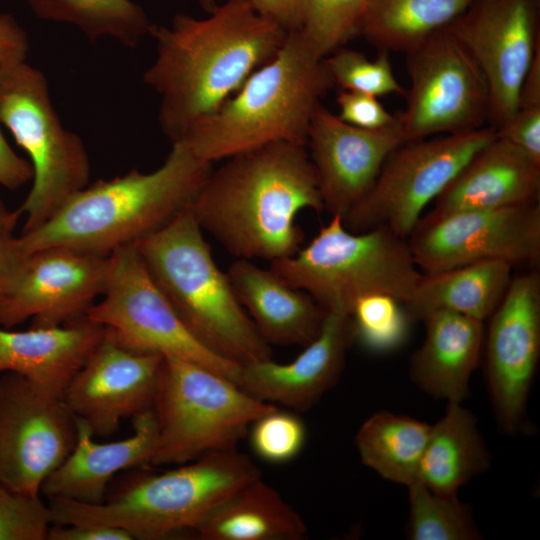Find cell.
Segmentation results:
<instances>
[{
	"instance_id": "cell-1",
	"label": "cell",
	"mask_w": 540,
	"mask_h": 540,
	"mask_svg": "<svg viewBox=\"0 0 540 540\" xmlns=\"http://www.w3.org/2000/svg\"><path fill=\"white\" fill-rule=\"evenodd\" d=\"M208 14H177L170 25L150 29L155 58L143 81L159 96L158 122L171 142L216 111L287 37L248 0H226Z\"/></svg>"
},
{
	"instance_id": "cell-2",
	"label": "cell",
	"mask_w": 540,
	"mask_h": 540,
	"mask_svg": "<svg viewBox=\"0 0 540 540\" xmlns=\"http://www.w3.org/2000/svg\"><path fill=\"white\" fill-rule=\"evenodd\" d=\"M224 160L189 207L202 230L237 259L273 262L297 253L304 240L297 215L323 211L306 146L276 142Z\"/></svg>"
},
{
	"instance_id": "cell-3",
	"label": "cell",
	"mask_w": 540,
	"mask_h": 540,
	"mask_svg": "<svg viewBox=\"0 0 540 540\" xmlns=\"http://www.w3.org/2000/svg\"><path fill=\"white\" fill-rule=\"evenodd\" d=\"M183 141L151 172L132 169L75 193L44 224L18 237L26 254L66 247L108 256L159 230L188 209L213 169Z\"/></svg>"
},
{
	"instance_id": "cell-4",
	"label": "cell",
	"mask_w": 540,
	"mask_h": 540,
	"mask_svg": "<svg viewBox=\"0 0 540 540\" xmlns=\"http://www.w3.org/2000/svg\"><path fill=\"white\" fill-rule=\"evenodd\" d=\"M332 85L324 58L299 31L289 33L270 61L181 140L210 163L276 142L306 146L313 114Z\"/></svg>"
},
{
	"instance_id": "cell-5",
	"label": "cell",
	"mask_w": 540,
	"mask_h": 540,
	"mask_svg": "<svg viewBox=\"0 0 540 540\" xmlns=\"http://www.w3.org/2000/svg\"><path fill=\"white\" fill-rule=\"evenodd\" d=\"M135 245L157 286L205 348L240 365L272 358L189 208Z\"/></svg>"
},
{
	"instance_id": "cell-6",
	"label": "cell",
	"mask_w": 540,
	"mask_h": 540,
	"mask_svg": "<svg viewBox=\"0 0 540 540\" xmlns=\"http://www.w3.org/2000/svg\"><path fill=\"white\" fill-rule=\"evenodd\" d=\"M236 449L207 453L161 473H137L101 504L48 498L53 524H97L126 530L133 539L159 540L200 523L230 495L260 477Z\"/></svg>"
},
{
	"instance_id": "cell-7",
	"label": "cell",
	"mask_w": 540,
	"mask_h": 540,
	"mask_svg": "<svg viewBox=\"0 0 540 540\" xmlns=\"http://www.w3.org/2000/svg\"><path fill=\"white\" fill-rule=\"evenodd\" d=\"M270 268L326 312L344 315L371 294H387L403 304L422 277L407 239L386 226L351 232L340 216H332L294 255L270 262Z\"/></svg>"
},
{
	"instance_id": "cell-8",
	"label": "cell",
	"mask_w": 540,
	"mask_h": 540,
	"mask_svg": "<svg viewBox=\"0 0 540 540\" xmlns=\"http://www.w3.org/2000/svg\"><path fill=\"white\" fill-rule=\"evenodd\" d=\"M275 407L205 366L164 356L152 406L158 439L149 465L184 464L236 449L251 424Z\"/></svg>"
},
{
	"instance_id": "cell-9",
	"label": "cell",
	"mask_w": 540,
	"mask_h": 540,
	"mask_svg": "<svg viewBox=\"0 0 540 540\" xmlns=\"http://www.w3.org/2000/svg\"><path fill=\"white\" fill-rule=\"evenodd\" d=\"M0 123L33 169L31 189L17 210L26 215L22 233H27L87 186L89 157L82 139L63 127L45 75L26 61L0 66Z\"/></svg>"
},
{
	"instance_id": "cell-10",
	"label": "cell",
	"mask_w": 540,
	"mask_h": 540,
	"mask_svg": "<svg viewBox=\"0 0 540 540\" xmlns=\"http://www.w3.org/2000/svg\"><path fill=\"white\" fill-rule=\"evenodd\" d=\"M496 136L491 126L406 141L384 162L373 186L343 217L351 232L386 226L407 239L424 208Z\"/></svg>"
},
{
	"instance_id": "cell-11",
	"label": "cell",
	"mask_w": 540,
	"mask_h": 540,
	"mask_svg": "<svg viewBox=\"0 0 540 540\" xmlns=\"http://www.w3.org/2000/svg\"><path fill=\"white\" fill-rule=\"evenodd\" d=\"M86 318L127 347L205 366L240 384L242 365L205 348L186 328L147 270L135 244L109 254L106 286Z\"/></svg>"
},
{
	"instance_id": "cell-12",
	"label": "cell",
	"mask_w": 540,
	"mask_h": 540,
	"mask_svg": "<svg viewBox=\"0 0 540 540\" xmlns=\"http://www.w3.org/2000/svg\"><path fill=\"white\" fill-rule=\"evenodd\" d=\"M405 54L411 82L406 108L400 112L405 142L484 127L489 110L486 81L447 28Z\"/></svg>"
},
{
	"instance_id": "cell-13",
	"label": "cell",
	"mask_w": 540,
	"mask_h": 540,
	"mask_svg": "<svg viewBox=\"0 0 540 540\" xmlns=\"http://www.w3.org/2000/svg\"><path fill=\"white\" fill-rule=\"evenodd\" d=\"M407 243L423 274L483 262L536 266L540 260L539 202L421 217Z\"/></svg>"
},
{
	"instance_id": "cell-14",
	"label": "cell",
	"mask_w": 540,
	"mask_h": 540,
	"mask_svg": "<svg viewBox=\"0 0 540 540\" xmlns=\"http://www.w3.org/2000/svg\"><path fill=\"white\" fill-rule=\"evenodd\" d=\"M77 434V417L60 395L20 374H0V485L40 495Z\"/></svg>"
},
{
	"instance_id": "cell-15",
	"label": "cell",
	"mask_w": 540,
	"mask_h": 540,
	"mask_svg": "<svg viewBox=\"0 0 540 540\" xmlns=\"http://www.w3.org/2000/svg\"><path fill=\"white\" fill-rule=\"evenodd\" d=\"M538 0H473L447 30L465 47L488 88L494 129L516 110L521 83L540 48Z\"/></svg>"
},
{
	"instance_id": "cell-16",
	"label": "cell",
	"mask_w": 540,
	"mask_h": 540,
	"mask_svg": "<svg viewBox=\"0 0 540 540\" xmlns=\"http://www.w3.org/2000/svg\"><path fill=\"white\" fill-rule=\"evenodd\" d=\"M109 255L66 247L28 254L0 300V326L31 319V327H56L86 317L104 292Z\"/></svg>"
},
{
	"instance_id": "cell-17",
	"label": "cell",
	"mask_w": 540,
	"mask_h": 540,
	"mask_svg": "<svg viewBox=\"0 0 540 540\" xmlns=\"http://www.w3.org/2000/svg\"><path fill=\"white\" fill-rule=\"evenodd\" d=\"M486 340V374L497 421L502 430H520L540 356V274L512 277L490 316Z\"/></svg>"
},
{
	"instance_id": "cell-18",
	"label": "cell",
	"mask_w": 540,
	"mask_h": 540,
	"mask_svg": "<svg viewBox=\"0 0 540 540\" xmlns=\"http://www.w3.org/2000/svg\"><path fill=\"white\" fill-rule=\"evenodd\" d=\"M162 359L160 354L130 349L105 327L62 399L94 436L110 437L121 420L152 409Z\"/></svg>"
},
{
	"instance_id": "cell-19",
	"label": "cell",
	"mask_w": 540,
	"mask_h": 540,
	"mask_svg": "<svg viewBox=\"0 0 540 540\" xmlns=\"http://www.w3.org/2000/svg\"><path fill=\"white\" fill-rule=\"evenodd\" d=\"M404 142L400 112L390 126L368 130L342 121L320 103L306 146L318 176L323 210L342 218L368 193L388 156Z\"/></svg>"
},
{
	"instance_id": "cell-20",
	"label": "cell",
	"mask_w": 540,
	"mask_h": 540,
	"mask_svg": "<svg viewBox=\"0 0 540 540\" xmlns=\"http://www.w3.org/2000/svg\"><path fill=\"white\" fill-rule=\"evenodd\" d=\"M354 342L351 316L327 312L317 337L292 361L270 358L242 365L239 386L262 401L307 409L336 384Z\"/></svg>"
},
{
	"instance_id": "cell-21",
	"label": "cell",
	"mask_w": 540,
	"mask_h": 540,
	"mask_svg": "<svg viewBox=\"0 0 540 540\" xmlns=\"http://www.w3.org/2000/svg\"><path fill=\"white\" fill-rule=\"evenodd\" d=\"M134 420L130 437L97 443L89 425L77 417V441L72 452L43 482L41 493L47 498H64L86 504H101L116 473L149 465L155 450L158 429L153 410Z\"/></svg>"
},
{
	"instance_id": "cell-22",
	"label": "cell",
	"mask_w": 540,
	"mask_h": 540,
	"mask_svg": "<svg viewBox=\"0 0 540 540\" xmlns=\"http://www.w3.org/2000/svg\"><path fill=\"white\" fill-rule=\"evenodd\" d=\"M540 164L495 136L435 198L434 215L539 202Z\"/></svg>"
},
{
	"instance_id": "cell-23",
	"label": "cell",
	"mask_w": 540,
	"mask_h": 540,
	"mask_svg": "<svg viewBox=\"0 0 540 540\" xmlns=\"http://www.w3.org/2000/svg\"><path fill=\"white\" fill-rule=\"evenodd\" d=\"M232 288L269 345L305 346L319 334L327 312L307 292L247 259L226 271Z\"/></svg>"
},
{
	"instance_id": "cell-24",
	"label": "cell",
	"mask_w": 540,
	"mask_h": 540,
	"mask_svg": "<svg viewBox=\"0 0 540 540\" xmlns=\"http://www.w3.org/2000/svg\"><path fill=\"white\" fill-rule=\"evenodd\" d=\"M104 332V326L86 317L25 331L0 326V374H20L62 397Z\"/></svg>"
},
{
	"instance_id": "cell-25",
	"label": "cell",
	"mask_w": 540,
	"mask_h": 540,
	"mask_svg": "<svg viewBox=\"0 0 540 540\" xmlns=\"http://www.w3.org/2000/svg\"><path fill=\"white\" fill-rule=\"evenodd\" d=\"M422 322L426 336L410 361V377L423 392L448 402L469 395L484 340L483 322L453 312L439 311Z\"/></svg>"
},
{
	"instance_id": "cell-26",
	"label": "cell",
	"mask_w": 540,
	"mask_h": 540,
	"mask_svg": "<svg viewBox=\"0 0 540 540\" xmlns=\"http://www.w3.org/2000/svg\"><path fill=\"white\" fill-rule=\"evenodd\" d=\"M513 266L483 261L433 274H423L411 297L403 303L411 322L447 311L484 321L495 311L512 280Z\"/></svg>"
},
{
	"instance_id": "cell-27",
	"label": "cell",
	"mask_w": 540,
	"mask_h": 540,
	"mask_svg": "<svg viewBox=\"0 0 540 540\" xmlns=\"http://www.w3.org/2000/svg\"><path fill=\"white\" fill-rule=\"evenodd\" d=\"M195 531L203 540H301L307 528L299 513L260 476L230 495Z\"/></svg>"
},
{
	"instance_id": "cell-28",
	"label": "cell",
	"mask_w": 540,
	"mask_h": 540,
	"mask_svg": "<svg viewBox=\"0 0 540 540\" xmlns=\"http://www.w3.org/2000/svg\"><path fill=\"white\" fill-rule=\"evenodd\" d=\"M475 416L461 402H448L431 426L418 478L431 491L455 497L461 486L487 470L490 459Z\"/></svg>"
},
{
	"instance_id": "cell-29",
	"label": "cell",
	"mask_w": 540,
	"mask_h": 540,
	"mask_svg": "<svg viewBox=\"0 0 540 540\" xmlns=\"http://www.w3.org/2000/svg\"><path fill=\"white\" fill-rule=\"evenodd\" d=\"M473 0H372L359 28L380 51L406 53L446 29Z\"/></svg>"
},
{
	"instance_id": "cell-30",
	"label": "cell",
	"mask_w": 540,
	"mask_h": 540,
	"mask_svg": "<svg viewBox=\"0 0 540 540\" xmlns=\"http://www.w3.org/2000/svg\"><path fill=\"white\" fill-rule=\"evenodd\" d=\"M431 425L381 411L367 418L355 436L363 464L384 479L409 486L418 478Z\"/></svg>"
},
{
	"instance_id": "cell-31",
	"label": "cell",
	"mask_w": 540,
	"mask_h": 540,
	"mask_svg": "<svg viewBox=\"0 0 540 540\" xmlns=\"http://www.w3.org/2000/svg\"><path fill=\"white\" fill-rule=\"evenodd\" d=\"M41 19L76 26L90 41L110 37L133 48L153 24L132 0H27Z\"/></svg>"
},
{
	"instance_id": "cell-32",
	"label": "cell",
	"mask_w": 540,
	"mask_h": 540,
	"mask_svg": "<svg viewBox=\"0 0 540 540\" xmlns=\"http://www.w3.org/2000/svg\"><path fill=\"white\" fill-rule=\"evenodd\" d=\"M408 487L407 537L412 540H477L481 533L469 508L455 497L437 494L416 480Z\"/></svg>"
},
{
	"instance_id": "cell-33",
	"label": "cell",
	"mask_w": 540,
	"mask_h": 540,
	"mask_svg": "<svg viewBox=\"0 0 540 540\" xmlns=\"http://www.w3.org/2000/svg\"><path fill=\"white\" fill-rule=\"evenodd\" d=\"M372 0H306L299 30L316 53L325 58L359 34Z\"/></svg>"
},
{
	"instance_id": "cell-34",
	"label": "cell",
	"mask_w": 540,
	"mask_h": 540,
	"mask_svg": "<svg viewBox=\"0 0 540 540\" xmlns=\"http://www.w3.org/2000/svg\"><path fill=\"white\" fill-rule=\"evenodd\" d=\"M350 316L355 341L373 352H388L398 348L405 342L411 323L403 304L387 294L361 297Z\"/></svg>"
},
{
	"instance_id": "cell-35",
	"label": "cell",
	"mask_w": 540,
	"mask_h": 540,
	"mask_svg": "<svg viewBox=\"0 0 540 540\" xmlns=\"http://www.w3.org/2000/svg\"><path fill=\"white\" fill-rule=\"evenodd\" d=\"M325 67L333 85L341 90L356 91L376 97L399 94L406 95L405 89L395 77L388 52L374 59L353 49L339 48L324 58Z\"/></svg>"
},
{
	"instance_id": "cell-36",
	"label": "cell",
	"mask_w": 540,
	"mask_h": 540,
	"mask_svg": "<svg viewBox=\"0 0 540 540\" xmlns=\"http://www.w3.org/2000/svg\"><path fill=\"white\" fill-rule=\"evenodd\" d=\"M254 454L271 464H284L297 457L306 442L307 431L300 417L277 407L258 417L249 428Z\"/></svg>"
},
{
	"instance_id": "cell-37",
	"label": "cell",
	"mask_w": 540,
	"mask_h": 540,
	"mask_svg": "<svg viewBox=\"0 0 540 540\" xmlns=\"http://www.w3.org/2000/svg\"><path fill=\"white\" fill-rule=\"evenodd\" d=\"M53 524L49 505L0 485V540H47Z\"/></svg>"
},
{
	"instance_id": "cell-38",
	"label": "cell",
	"mask_w": 540,
	"mask_h": 540,
	"mask_svg": "<svg viewBox=\"0 0 540 540\" xmlns=\"http://www.w3.org/2000/svg\"><path fill=\"white\" fill-rule=\"evenodd\" d=\"M338 117L358 128L375 130L390 126L398 116L389 113L378 97L356 91L341 90L336 98Z\"/></svg>"
},
{
	"instance_id": "cell-39",
	"label": "cell",
	"mask_w": 540,
	"mask_h": 540,
	"mask_svg": "<svg viewBox=\"0 0 540 540\" xmlns=\"http://www.w3.org/2000/svg\"><path fill=\"white\" fill-rule=\"evenodd\" d=\"M495 131L498 138L540 164V107L517 108Z\"/></svg>"
},
{
	"instance_id": "cell-40",
	"label": "cell",
	"mask_w": 540,
	"mask_h": 540,
	"mask_svg": "<svg viewBox=\"0 0 540 540\" xmlns=\"http://www.w3.org/2000/svg\"><path fill=\"white\" fill-rule=\"evenodd\" d=\"M263 18L287 34L299 31L304 17L306 0H248Z\"/></svg>"
},
{
	"instance_id": "cell-41",
	"label": "cell",
	"mask_w": 540,
	"mask_h": 540,
	"mask_svg": "<svg viewBox=\"0 0 540 540\" xmlns=\"http://www.w3.org/2000/svg\"><path fill=\"white\" fill-rule=\"evenodd\" d=\"M47 540H133L124 529L97 524H53Z\"/></svg>"
},
{
	"instance_id": "cell-42",
	"label": "cell",
	"mask_w": 540,
	"mask_h": 540,
	"mask_svg": "<svg viewBox=\"0 0 540 540\" xmlns=\"http://www.w3.org/2000/svg\"><path fill=\"white\" fill-rule=\"evenodd\" d=\"M28 50L23 28L10 14L0 13V66L25 61Z\"/></svg>"
},
{
	"instance_id": "cell-43",
	"label": "cell",
	"mask_w": 540,
	"mask_h": 540,
	"mask_svg": "<svg viewBox=\"0 0 540 540\" xmlns=\"http://www.w3.org/2000/svg\"><path fill=\"white\" fill-rule=\"evenodd\" d=\"M32 179L33 169L30 162L10 147L0 130V185L17 189Z\"/></svg>"
},
{
	"instance_id": "cell-44",
	"label": "cell",
	"mask_w": 540,
	"mask_h": 540,
	"mask_svg": "<svg viewBox=\"0 0 540 540\" xmlns=\"http://www.w3.org/2000/svg\"><path fill=\"white\" fill-rule=\"evenodd\" d=\"M28 254L13 234H0V300L22 268Z\"/></svg>"
},
{
	"instance_id": "cell-45",
	"label": "cell",
	"mask_w": 540,
	"mask_h": 540,
	"mask_svg": "<svg viewBox=\"0 0 540 540\" xmlns=\"http://www.w3.org/2000/svg\"><path fill=\"white\" fill-rule=\"evenodd\" d=\"M540 107V48L521 83L517 108Z\"/></svg>"
},
{
	"instance_id": "cell-46",
	"label": "cell",
	"mask_w": 540,
	"mask_h": 540,
	"mask_svg": "<svg viewBox=\"0 0 540 540\" xmlns=\"http://www.w3.org/2000/svg\"><path fill=\"white\" fill-rule=\"evenodd\" d=\"M19 216L17 210H8L0 200V234H13Z\"/></svg>"
},
{
	"instance_id": "cell-47",
	"label": "cell",
	"mask_w": 540,
	"mask_h": 540,
	"mask_svg": "<svg viewBox=\"0 0 540 540\" xmlns=\"http://www.w3.org/2000/svg\"><path fill=\"white\" fill-rule=\"evenodd\" d=\"M199 3L201 5V7L207 12V13H210L212 12L215 7L218 5L216 3V0H199Z\"/></svg>"
},
{
	"instance_id": "cell-48",
	"label": "cell",
	"mask_w": 540,
	"mask_h": 540,
	"mask_svg": "<svg viewBox=\"0 0 540 540\" xmlns=\"http://www.w3.org/2000/svg\"><path fill=\"white\" fill-rule=\"evenodd\" d=\"M538 1H540V0H538Z\"/></svg>"
}]
</instances>
